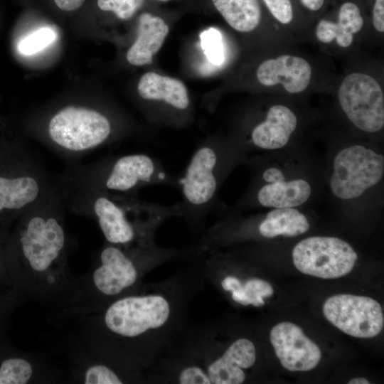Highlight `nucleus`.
Returning a JSON list of instances; mask_svg holds the SVG:
<instances>
[{"mask_svg": "<svg viewBox=\"0 0 384 384\" xmlns=\"http://www.w3.org/2000/svg\"><path fill=\"white\" fill-rule=\"evenodd\" d=\"M272 16L280 23L287 24L293 18L290 0H262Z\"/></svg>", "mask_w": 384, "mask_h": 384, "instance_id": "29", "label": "nucleus"}, {"mask_svg": "<svg viewBox=\"0 0 384 384\" xmlns=\"http://www.w3.org/2000/svg\"><path fill=\"white\" fill-rule=\"evenodd\" d=\"M54 1L59 9L69 11L78 9L85 0H54Z\"/></svg>", "mask_w": 384, "mask_h": 384, "instance_id": "31", "label": "nucleus"}, {"mask_svg": "<svg viewBox=\"0 0 384 384\" xmlns=\"http://www.w3.org/2000/svg\"><path fill=\"white\" fill-rule=\"evenodd\" d=\"M172 315L171 301L151 293L117 299L106 310L104 322L110 331L124 338H138L163 329Z\"/></svg>", "mask_w": 384, "mask_h": 384, "instance_id": "3", "label": "nucleus"}, {"mask_svg": "<svg viewBox=\"0 0 384 384\" xmlns=\"http://www.w3.org/2000/svg\"><path fill=\"white\" fill-rule=\"evenodd\" d=\"M348 384H369L370 382L368 381V380H367L365 378L357 377V378L351 379L348 382Z\"/></svg>", "mask_w": 384, "mask_h": 384, "instance_id": "33", "label": "nucleus"}, {"mask_svg": "<svg viewBox=\"0 0 384 384\" xmlns=\"http://www.w3.org/2000/svg\"><path fill=\"white\" fill-rule=\"evenodd\" d=\"M270 342L282 366L290 371H308L319 363V347L297 325L284 321L274 326Z\"/></svg>", "mask_w": 384, "mask_h": 384, "instance_id": "12", "label": "nucleus"}, {"mask_svg": "<svg viewBox=\"0 0 384 384\" xmlns=\"http://www.w3.org/2000/svg\"><path fill=\"white\" fill-rule=\"evenodd\" d=\"M38 191V183L32 177L9 179L0 176V210L23 208L36 199Z\"/></svg>", "mask_w": 384, "mask_h": 384, "instance_id": "23", "label": "nucleus"}, {"mask_svg": "<svg viewBox=\"0 0 384 384\" xmlns=\"http://www.w3.org/2000/svg\"><path fill=\"white\" fill-rule=\"evenodd\" d=\"M297 119L294 113L282 105L272 106L266 119L252 130V143L261 149H277L284 146L297 127Z\"/></svg>", "mask_w": 384, "mask_h": 384, "instance_id": "16", "label": "nucleus"}, {"mask_svg": "<svg viewBox=\"0 0 384 384\" xmlns=\"http://www.w3.org/2000/svg\"><path fill=\"white\" fill-rule=\"evenodd\" d=\"M119 204L106 196L94 203V212L105 239L113 245L138 240L144 246L154 245L156 230L166 220L181 217L180 204L161 205L132 200Z\"/></svg>", "mask_w": 384, "mask_h": 384, "instance_id": "2", "label": "nucleus"}, {"mask_svg": "<svg viewBox=\"0 0 384 384\" xmlns=\"http://www.w3.org/2000/svg\"><path fill=\"white\" fill-rule=\"evenodd\" d=\"M374 28L379 32H384V0H376L373 11Z\"/></svg>", "mask_w": 384, "mask_h": 384, "instance_id": "30", "label": "nucleus"}, {"mask_svg": "<svg viewBox=\"0 0 384 384\" xmlns=\"http://www.w3.org/2000/svg\"><path fill=\"white\" fill-rule=\"evenodd\" d=\"M159 1H169V0H159Z\"/></svg>", "mask_w": 384, "mask_h": 384, "instance_id": "34", "label": "nucleus"}, {"mask_svg": "<svg viewBox=\"0 0 384 384\" xmlns=\"http://www.w3.org/2000/svg\"><path fill=\"white\" fill-rule=\"evenodd\" d=\"M51 139L71 151H82L105 142L111 134L109 119L101 113L85 107H67L50 119Z\"/></svg>", "mask_w": 384, "mask_h": 384, "instance_id": "7", "label": "nucleus"}, {"mask_svg": "<svg viewBox=\"0 0 384 384\" xmlns=\"http://www.w3.org/2000/svg\"><path fill=\"white\" fill-rule=\"evenodd\" d=\"M295 267L302 273L322 279L348 274L358 255L346 241L335 237L315 236L297 243L292 250Z\"/></svg>", "mask_w": 384, "mask_h": 384, "instance_id": "6", "label": "nucleus"}, {"mask_svg": "<svg viewBox=\"0 0 384 384\" xmlns=\"http://www.w3.org/2000/svg\"><path fill=\"white\" fill-rule=\"evenodd\" d=\"M300 1L308 9L317 11L321 9L324 0H300Z\"/></svg>", "mask_w": 384, "mask_h": 384, "instance_id": "32", "label": "nucleus"}, {"mask_svg": "<svg viewBox=\"0 0 384 384\" xmlns=\"http://www.w3.org/2000/svg\"><path fill=\"white\" fill-rule=\"evenodd\" d=\"M84 383L121 384L123 381L112 368L105 365L97 364L86 370Z\"/></svg>", "mask_w": 384, "mask_h": 384, "instance_id": "28", "label": "nucleus"}, {"mask_svg": "<svg viewBox=\"0 0 384 384\" xmlns=\"http://www.w3.org/2000/svg\"><path fill=\"white\" fill-rule=\"evenodd\" d=\"M321 39L329 43L336 39L338 45L348 47L353 41V35L363 26V19L359 8L353 3L346 2L341 6L338 22L323 19L317 25Z\"/></svg>", "mask_w": 384, "mask_h": 384, "instance_id": "19", "label": "nucleus"}, {"mask_svg": "<svg viewBox=\"0 0 384 384\" xmlns=\"http://www.w3.org/2000/svg\"><path fill=\"white\" fill-rule=\"evenodd\" d=\"M383 173V154L361 145L351 146L334 158L330 188L340 199H353L378 183Z\"/></svg>", "mask_w": 384, "mask_h": 384, "instance_id": "5", "label": "nucleus"}, {"mask_svg": "<svg viewBox=\"0 0 384 384\" xmlns=\"http://www.w3.org/2000/svg\"><path fill=\"white\" fill-rule=\"evenodd\" d=\"M309 228V221L303 213L294 208H282L270 211L259 224L258 232L268 238L278 235L294 237Z\"/></svg>", "mask_w": 384, "mask_h": 384, "instance_id": "20", "label": "nucleus"}, {"mask_svg": "<svg viewBox=\"0 0 384 384\" xmlns=\"http://www.w3.org/2000/svg\"><path fill=\"white\" fill-rule=\"evenodd\" d=\"M159 185L177 188L178 176L171 174L158 158L145 154L118 158L105 179L107 189L119 192Z\"/></svg>", "mask_w": 384, "mask_h": 384, "instance_id": "10", "label": "nucleus"}, {"mask_svg": "<svg viewBox=\"0 0 384 384\" xmlns=\"http://www.w3.org/2000/svg\"><path fill=\"white\" fill-rule=\"evenodd\" d=\"M201 40L203 49L210 62L215 65L221 64L224 53L220 32L210 28L201 33Z\"/></svg>", "mask_w": 384, "mask_h": 384, "instance_id": "25", "label": "nucleus"}, {"mask_svg": "<svg viewBox=\"0 0 384 384\" xmlns=\"http://www.w3.org/2000/svg\"><path fill=\"white\" fill-rule=\"evenodd\" d=\"M228 24L239 32H250L259 25L261 9L258 0H212Z\"/></svg>", "mask_w": 384, "mask_h": 384, "instance_id": "21", "label": "nucleus"}, {"mask_svg": "<svg viewBox=\"0 0 384 384\" xmlns=\"http://www.w3.org/2000/svg\"><path fill=\"white\" fill-rule=\"evenodd\" d=\"M323 313L339 330L356 338L375 337L384 326L381 305L368 297L334 295L325 301Z\"/></svg>", "mask_w": 384, "mask_h": 384, "instance_id": "9", "label": "nucleus"}, {"mask_svg": "<svg viewBox=\"0 0 384 384\" xmlns=\"http://www.w3.org/2000/svg\"><path fill=\"white\" fill-rule=\"evenodd\" d=\"M144 0H97L98 7L106 11H112L119 18H130L142 6Z\"/></svg>", "mask_w": 384, "mask_h": 384, "instance_id": "27", "label": "nucleus"}, {"mask_svg": "<svg viewBox=\"0 0 384 384\" xmlns=\"http://www.w3.org/2000/svg\"><path fill=\"white\" fill-rule=\"evenodd\" d=\"M310 64L304 58L290 55H282L266 60L257 70V78L265 86L280 84L292 94L306 90L311 78Z\"/></svg>", "mask_w": 384, "mask_h": 384, "instance_id": "14", "label": "nucleus"}, {"mask_svg": "<svg viewBox=\"0 0 384 384\" xmlns=\"http://www.w3.org/2000/svg\"><path fill=\"white\" fill-rule=\"evenodd\" d=\"M169 31L164 19L149 13L142 14L139 18L137 38L127 53V61L137 66L151 63Z\"/></svg>", "mask_w": 384, "mask_h": 384, "instance_id": "18", "label": "nucleus"}, {"mask_svg": "<svg viewBox=\"0 0 384 384\" xmlns=\"http://www.w3.org/2000/svg\"><path fill=\"white\" fill-rule=\"evenodd\" d=\"M33 368L24 358H10L0 365V384H25L31 378Z\"/></svg>", "mask_w": 384, "mask_h": 384, "instance_id": "24", "label": "nucleus"}, {"mask_svg": "<svg viewBox=\"0 0 384 384\" xmlns=\"http://www.w3.org/2000/svg\"><path fill=\"white\" fill-rule=\"evenodd\" d=\"M229 159L222 144L208 139L198 146L183 174L178 176L181 217L190 225L202 224L213 209Z\"/></svg>", "mask_w": 384, "mask_h": 384, "instance_id": "1", "label": "nucleus"}, {"mask_svg": "<svg viewBox=\"0 0 384 384\" xmlns=\"http://www.w3.org/2000/svg\"><path fill=\"white\" fill-rule=\"evenodd\" d=\"M340 105L359 129L374 133L384 125V95L378 81L361 73L348 75L338 92Z\"/></svg>", "mask_w": 384, "mask_h": 384, "instance_id": "8", "label": "nucleus"}, {"mask_svg": "<svg viewBox=\"0 0 384 384\" xmlns=\"http://www.w3.org/2000/svg\"><path fill=\"white\" fill-rule=\"evenodd\" d=\"M262 178L267 183L257 193V201L262 206L282 208L302 205L309 198L311 188L304 179L285 181L282 171L275 167L266 169Z\"/></svg>", "mask_w": 384, "mask_h": 384, "instance_id": "15", "label": "nucleus"}, {"mask_svg": "<svg viewBox=\"0 0 384 384\" xmlns=\"http://www.w3.org/2000/svg\"><path fill=\"white\" fill-rule=\"evenodd\" d=\"M55 38L53 31L43 28L25 38L20 43L18 50L23 55H31L50 45Z\"/></svg>", "mask_w": 384, "mask_h": 384, "instance_id": "26", "label": "nucleus"}, {"mask_svg": "<svg viewBox=\"0 0 384 384\" xmlns=\"http://www.w3.org/2000/svg\"><path fill=\"white\" fill-rule=\"evenodd\" d=\"M255 361L253 342L238 338L220 356H206L183 366L176 380L181 384H240L245 380V370L250 368Z\"/></svg>", "mask_w": 384, "mask_h": 384, "instance_id": "4", "label": "nucleus"}, {"mask_svg": "<svg viewBox=\"0 0 384 384\" xmlns=\"http://www.w3.org/2000/svg\"><path fill=\"white\" fill-rule=\"evenodd\" d=\"M137 90L142 99L164 102L176 112H187L189 108L187 88L178 79L147 72L141 77Z\"/></svg>", "mask_w": 384, "mask_h": 384, "instance_id": "17", "label": "nucleus"}, {"mask_svg": "<svg viewBox=\"0 0 384 384\" xmlns=\"http://www.w3.org/2000/svg\"><path fill=\"white\" fill-rule=\"evenodd\" d=\"M22 252L31 269L46 271L57 259L65 244L63 228L53 218L33 217L21 234Z\"/></svg>", "mask_w": 384, "mask_h": 384, "instance_id": "11", "label": "nucleus"}, {"mask_svg": "<svg viewBox=\"0 0 384 384\" xmlns=\"http://www.w3.org/2000/svg\"><path fill=\"white\" fill-rule=\"evenodd\" d=\"M100 261L92 279L102 294L118 295L137 281L139 271L134 261L119 247H105L100 254Z\"/></svg>", "mask_w": 384, "mask_h": 384, "instance_id": "13", "label": "nucleus"}, {"mask_svg": "<svg viewBox=\"0 0 384 384\" xmlns=\"http://www.w3.org/2000/svg\"><path fill=\"white\" fill-rule=\"evenodd\" d=\"M220 286L224 291L230 293L234 302L243 306H262L265 304L264 298L274 293L269 282L258 278L242 282L235 276L228 275L220 281Z\"/></svg>", "mask_w": 384, "mask_h": 384, "instance_id": "22", "label": "nucleus"}]
</instances>
